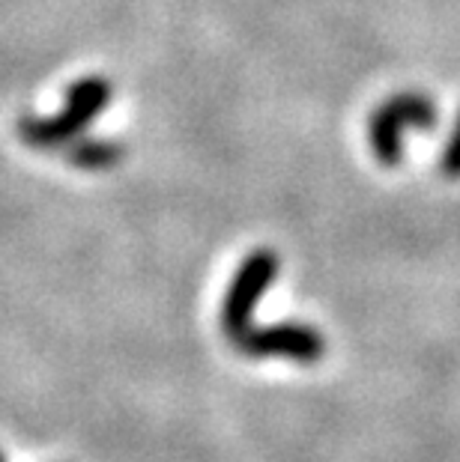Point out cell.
Masks as SVG:
<instances>
[{
	"mask_svg": "<svg viewBox=\"0 0 460 462\" xmlns=\"http://www.w3.org/2000/svg\"><path fill=\"white\" fill-rule=\"evenodd\" d=\"M439 171H443V176H448V180H460V114H457L455 132L443 150V159H439Z\"/></svg>",
	"mask_w": 460,
	"mask_h": 462,
	"instance_id": "obj_4",
	"label": "cell"
},
{
	"mask_svg": "<svg viewBox=\"0 0 460 462\" xmlns=\"http://www.w3.org/2000/svg\"><path fill=\"white\" fill-rule=\"evenodd\" d=\"M278 272H281V260H278V254L269 248L251 251L249 257L242 260L221 304V328L230 337V343H237L242 334L251 328L254 308H258V301L263 299V292L276 283Z\"/></svg>",
	"mask_w": 460,
	"mask_h": 462,
	"instance_id": "obj_2",
	"label": "cell"
},
{
	"mask_svg": "<svg viewBox=\"0 0 460 462\" xmlns=\"http://www.w3.org/2000/svg\"><path fill=\"white\" fill-rule=\"evenodd\" d=\"M249 358H287L296 364H317L326 352V337L305 322H276L267 328H249L233 343Z\"/></svg>",
	"mask_w": 460,
	"mask_h": 462,
	"instance_id": "obj_3",
	"label": "cell"
},
{
	"mask_svg": "<svg viewBox=\"0 0 460 462\" xmlns=\"http://www.w3.org/2000/svg\"><path fill=\"white\" fill-rule=\"evenodd\" d=\"M439 123L437 105L425 93H398L386 99L371 116L368 134L371 150L383 167H400L404 162V129H422L430 132Z\"/></svg>",
	"mask_w": 460,
	"mask_h": 462,
	"instance_id": "obj_1",
	"label": "cell"
},
{
	"mask_svg": "<svg viewBox=\"0 0 460 462\" xmlns=\"http://www.w3.org/2000/svg\"><path fill=\"white\" fill-rule=\"evenodd\" d=\"M0 462H6V459H4V454H0Z\"/></svg>",
	"mask_w": 460,
	"mask_h": 462,
	"instance_id": "obj_5",
	"label": "cell"
}]
</instances>
